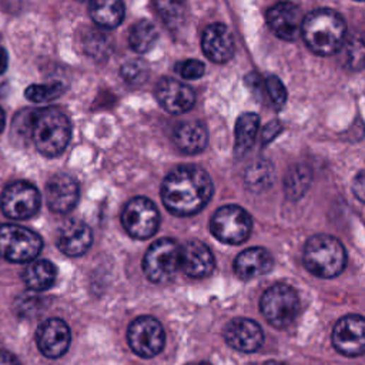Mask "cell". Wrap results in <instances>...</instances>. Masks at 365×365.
I'll return each mask as SVG.
<instances>
[{
    "instance_id": "cell-1",
    "label": "cell",
    "mask_w": 365,
    "mask_h": 365,
    "mask_svg": "<svg viewBox=\"0 0 365 365\" xmlns=\"http://www.w3.org/2000/svg\"><path fill=\"white\" fill-rule=\"evenodd\" d=\"M214 186L210 174L198 166L187 164L173 169L162 184L164 207L177 217L200 213L211 200Z\"/></svg>"
},
{
    "instance_id": "cell-2",
    "label": "cell",
    "mask_w": 365,
    "mask_h": 365,
    "mask_svg": "<svg viewBox=\"0 0 365 365\" xmlns=\"http://www.w3.org/2000/svg\"><path fill=\"white\" fill-rule=\"evenodd\" d=\"M345 22L331 9L311 12L301 23V36L307 47L318 56H331L340 52L345 42Z\"/></svg>"
},
{
    "instance_id": "cell-3",
    "label": "cell",
    "mask_w": 365,
    "mask_h": 365,
    "mask_svg": "<svg viewBox=\"0 0 365 365\" xmlns=\"http://www.w3.org/2000/svg\"><path fill=\"white\" fill-rule=\"evenodd\" d=\"M70 137L71 126L61 110L47 107L36 112L32 127V140L39 153L46 157L60 156L68 145Z\"/></svg>"
},
{
    "instance_id": "cell-4",
    "label": "cell",
    "mask_w": 365,
    "mask_h": 365,
    "mask_svg": "<svg viewBox=\"0 0 365 365\" xmlns=\"http://www.w3.org/2000/svg\"><path fill=\"white\" fill-rule=\"evenodd\" d=\"M303 261L316 277L334 278L347 265V251L338 239L328 234H316L306 243Z\"/></svg>"
},
{
    "instance_id": "cell-5",
    "label": "cell",
    "mask_w": 365,
    "mask_h": 365,
    "mask_svg": "<svg viewBox=\"0 0 365 365\" xmlns=\"http://www.w3.org/2000/svg\"><path fill=\"white\" fill-rule=\"evenodd\" d=\"M260 310L268 324L282 330L294 323L300 313L297 291L284 282L274 284L263 294Z\"/></svg>"
},
{
    "instance_id": "cell-6",
    "label": "cell",
    "mask_w": 365,
    "mask_h": 365,
    "mask_svg": "<svg viewBox=\"0 0 365 365\" xmlns=\"http://www.w3.org/2000/svg\"><path fill=\"white\" fill-rule=\"evenodd\" d=\"M210 230L218 241L237 246L247 241L250 237L253 230V218L240 205H223L214 213L210 222Z\"/></svg>"
},
{
    "instance_id": "cell-7",
    "label": "cell",
    "mask_w": 365,
    "mask_h": 365,
    "mask_svg": "<svg viewBox=\"0 0 365 365\" xmlns=\"http://www.w3.org/2000/svg\"><path fill=\"white\" fill-rule=\"evenodd\" d=\"M43 249V240L35 232L18 226H0V257L9 263L23 264L33 261Z\"/></svg>"
},
{
    "instance_id": "cell-8",
    "label": "cell",
    "mask_w": 365,
    "mask_h": 365,
    "mask_svg": "<svg viewBox=\"0 0 365 365\" xmlns=\"http://www.w3.org/2000/svg\"><path fill=\"white\" fill-rule=\"evenodd\" d=\"M180 246L173 239H160L145 251L143 271L152 282H166L180 270Z\"/></svg>"
},
{
    "instance_id": "cell-9",
    "label": "cell",
    "mask_w": 365,
    "mask_h": 365,
    "mask_svg": "<svg viewBox=\"0 0 365 365\" xmlns=\"http://www.w3.org/2000/svg\"><path fill=\"white\" fill-rule=\"evenodd\" d=\"M124 230L137 240L155 236L160 226V214L156 204L145 197H134L127 201L121 213Z\"/></svg>"
},
{
    "instance_id": "cell-10",
    "label": "cell",
    "mask_w": 365,
    "mask_h": 365,
    "mask_svg": "<svg viewBox=\"0 0 365 365\" xmlns=\"http://www.w3.org/2000/svg\"><path fill=\"white\" fill-rule=\"evenodd\" d=\"M127 341L134 354L141 358H153L166 344V333L159 320L149 316L136 318L127 330Z\"/></svg>"
},
{
    "instance_id": "cell-11",
    "label": "cell",
    "mask_w": 365,
    "mask_h": 365,
    "mask_svg": "<svg viewBox=\"0 0 365 365\" xmlns=\"http://www.w3.org/2000/svg\"><path fill=\"white\" fill-rule=\"evenodd\" d=\"M42 204L39 190L28 181L9 184L0 197V208L12 220H28L37 214Z\"/></svg>"
},
{
    "instance_id": "cell-12",
    "label": "cell",
    "mask_w": 365,
    "mask_h": 365,
    "mask_svg": "<svg viewBox=\"0 0 365 365\" xmlns=\"http://www.w3.org/2000/svg\"><path fill=\"white\" fill-rule=\"evenodd\" d=\"M334 348L345 357H359L365 351V320L362 316L342 317L333 331Z\"/></svg>"
},
{
    "instance_id": "cell-13",
    "label": "cell",
    "mask_w": 365,
    "mask_h": 365,
    "mask_svg": "<svg viewBox=\"0 0 365 365\" xmlns=\"http://www.w3.org/2000/svg\"><path fill=\"white\" fill-rule=\"evenodd\" d=\"M36 341L44 357L56 359L67 352L71 342V333L63 320L49 318L37 328Z\"/></svg>"
},
{
    "instance_id": "cell-14",
    "label": "cell",
    "mask_w": 365,
    "mask_h": 365,
    "mask_svg": "<svg viewBox=\"0 0 365 365\" xmlns=\"http://www.w3.org/2000/svg\"><path fill=\"white\" fill-rule=\"evenodd\" d=\"M267 25L277 37L285 42H294L301 33L300 9L291 2H280L268 9Z\"/></svg>"
},
{
    "instance_id": "cell-15",
    "label": "cell",
    "mask_w": 365,
    "mask_h": 365,
    "mask_svg": "<svg viewBox=\"0 0 365 365\" xmlns=\"http://www.w3.org/2000/svg\"><path fill=\"white\" fill-rule=\"evenodd\" d=\"M79 184L71 176L56 174L46 184V201L49 208L57 214H66L79 201Z\"/></svg>"
},
{
    "instance_id": "cell-16",
    "label": "cell",
    "mask_w": 365,
    "mask_h": 365,
    "mask_svg": "<svg viewBox=\"0 0 365 365\" xmlns=\"http://www.w3.org/2000/svg\"><path fill=\"white\" fill-rule=\"evenodd\" d=\"M226 342L240 352H256L264 342V333L258 323L249 318H236L225 330Z\"/></svg>"
},
{
    "instance_id": "cell-17",
    "label": "cell",
    "mask_w": 365,
    "mask_h": 365,
    "mask_svg": "<svg viewBox=\"0 0 365 365\" xmlns=\"http://www.w3.org/2000/svg\"><path fill=\"white\" fill-rule=\"evenodd\" d=\"M204 54L214 63H227L236 52L232 32L223 23H211L205 28L201 39Z\"/></svg>"
},
{
    "instance_id": "cell-18",
    "label": "cell",
    "mask_w": 365,
    "mask_h": 365,
    "mask_svg": "<svg viewBox=\"0 0 365 365\" xmlns=\"http://www.w3.org/2000/svg\"><path fill=\"white\" fill-rule=\"evenodd\" d=\"M156 97L162 107L172 114H183L196 103L193 89L174 79H163L156 88Z\"/></svg>"
},
{
    "instance_id": "cell-19",
    "label": "cell",
    "mask_w": 365,
    "mask_h": 365,
    "mask_svg": "<svg viewBox=\"0 0 365 365\" xmlns=\"http://www.w3.org/2000/svg\"><path fill=\"white\" fill-rule=\"evenodd\" d=\"M215 267L211 250L198 240H191L180 249V268L191 278L208 277Z\"/></svg>"
},
{
    "instance_id": "cell-20",
    "label": "cell",
    "mask_w": 365,
    "mask_h": 365,
    "mask_svg": "<svg viewBox=\"0 0 365 365\" xmlns=\"http://www.w3.org/2000/svg\"><path fill=\"white\" fill-rule=\"evenodd\" d=\"M93 243L90 227L79 220L64 223L57 236L59 250L68 257H80L89 251Z\"/></svg>"
},
{
    "instance_id": "cell-21",
    "label": "cell",
    "mask_w": 365,
    "mask_h": 365,
    "mask_svg": "<svg viewBox=\"0 0 365 365\" xmlns=\"http://www.w3.org/2000/svg\"><path fill=\"white\" fill-rule=\"evenodd\" d=\"M274 260L263 247H251L241 251L234 261V273L240 280H256L273 270Z\"/></svg>"
},
{
    "instance_id": "cell-22",
    "label": "cell",
    "mask_w": 365,
    "mask_h": 365,
    "mask_svg": "<svg viewBox=\"0 0 365 365\" xmlns=\"http://www.w3.org/2000/svg\"><path fill=\"white\" fill-rule=\"evenodd\" d=\"M173 141L177 149L186 155L201 153L208 143V133L200 121H186L173 130Z\"/></svg>"
},
{
    "instance_id": "cell-23",
    "label": "cell",
    "mask_w": 365,
    "mask_h": 365,
    "mask_svg": "<svg viewBox=\"0 0 365 365\" xmlns=\"http://www.w3.org/2000/svg\"><path fill=\"white\" fill-rule=\"evenodd\" d=\"M260 127V117L256 113H244L236 123V143L234 155L237 159H243L253 149Z\"/></svg>"
},
{
    "instance_id": "cell-24",
    "label": "cell",
    "mask_w": 365,
    "mask_h": 365,
    "mask_svg": "<svg viewBox=\"0 0 365 365\" xmlns=\"http://www.w3.org/2000/svg\"><path fill=\"white\" fill-rule=\"evenodd\" d=\"M90 16L103 29H114L124 19L123 0H92Z\"/></svg>"
},
{
    "instance_id": "cell-25",
    "label": "cell",
    "mask_w": 365,
    "mask_h": 365,
    "mask_svg": "<svg viewBox=\"0 0 365 365\" xmlns=\"http://www.w3.org/2000/svg\"><path fill=\"white\" fill-rule=\"evenodd\" d=\"M56 277L57 270L47 260L33 261L23 273V280L28 288L32 291H37V293L49 289L54 284Z\"/></svg>"
},
{
    "instance_id": "cell-26",
    "label": "cell",
    "mask_w": 365,
    "mask_h": 365,
    "mask_svg": "<svg viewBox=\"0 0 365 365\" xmlns=\"http://www.w3.org/2000/svg\"><path fill=\"white\" fill-rule=\"evenodd\" d=\"M273 180H274V167L268 160H264V159L256 160L246 170L244 181L249 190L251 191L261 193L270 189V186L273 184Z\"/></svg>"
},
{
    "instance_id": "cell-27",
    "label": "cell",
    "mask_w": 365,
    "mask_h": 365,
    "mask_svg": "<svg viewBox=\"0 0 365 365\" xmlns=\"http://www.w3.org/2000/svg\"><path fill=\"white\" fill-rule=\"evenodd\" d=\"M157 39V28L149 20H141L136 23L128 33V44L136 53L149 52L156 44Z\"/></svg>"
},
{
    "instance_id": "cell-28",
    "label": "cell",
    "mask_w": 365,
    "mask_h": 365,
    "mask_svg": "<svg viewBox=\"0 0 365 365\" xmlns=\"http://www.w3.org/2000/svg\"><path fill=\"white\" fill-rule=\"evenodd\" d=\"M156 9L169 29H179L187 19V0H155Z\"/></svg>"
},
{
    "instance_id": "cell-29",
    "label": "cell",
    "mask_w": 365,
    "mask_h": 365,
    "mask_svg": "<svg viewBox=\"0 0 365 365\" xmlns=\"http://www.w3.org/2000/svg\"><path fill=\"white\" fill-rule=\"evenodd\" d=\"M82 47L88 56L96 60H103L110 56L113 50V40L100 30L89 29L82 36Z\"/></svg>"
},
{
    "instance_id": "cell-30",
    "label": "cell",
    "mask_w": 365,
    "mask_h": 365,
    "mask_svg": "<svg viewBox=\"0 0 365 365\" xmlns=\"http://www.w3.org/2000/svg\"><path fill=\"white\" fill-rule=\"evenodd\" d=\"M311 183V172L304 166H297L289 172L285 180V193L289 198H300Z\"/></svg>"
},
{
    "instance_id": "cell-31",
    "label": "cell",
    "mask_w": 365,
    "mask_h": 365,
    "mask_svg": "<svg viewBox=\"0 0 365 365\" xmlns=\"http://www.w3.org/2000/svg\"><path fill=\"white\" fill-rule=\"evenodd\" d=\"M64 92V86L61 83H50V85H32L26 89L25 96L28 100L33 103H47L60 97Z\"/></svg>"
},
{
    "instance_id": "cell-32",
    "label": "cell",
    "mask_w": 365,
    "mask_h": 365,
    "mask_svg": "<svg viewBox=\"0 0 365 365\" xmlns=\"http://www.w3.org/2000/svg\"><path fill=\"white\" fill-rule=\"evenodd\" d=\"M340 52H342L344 63L352 70H361L364 66V42L361 37H352L344 42Z\"/></svg>"
},
{
    "instance_id": "cell-33",
    "label": "cell",
    "mask_w": 365,
    "mask_h": 365,
    "mask_svg": "<svg viewBox=\"0 0 365 365\" xmlns=\"http://www.w3.org/2000/svg\"><path fill=\"white\" fill-rule=\"evenodd\" d=\"M120 73L124 82L133 86H138L149 78V66L143 60H130L121 66Z\"/></svg>"
},
{
    "instance_id": "cell-34",
    "label": "cell",
    "mask_w": 365,
    "mask_h": 365,
    "mask_svg": "<svg viewBox=\"0 0 365 365\" xmlns=\"http://www.w3.org/2000/svg\"><path fill=\"white\" fill-rule=\"evenodd\" d=\"M176 71L179 73L180 78H183L184 80H196V79H200V78L204 76L205 66L200 60L189 59V60L177 63Z\"/></svg>"
},
{
    "instance_id": "cell-35",
    "label": "cell",
    "mask_w": 365,
    "mask_h": 365,
    "mask_svg": "<svg viewBox=\"0 0 365 365\" xmlns=\"http://www.w3.org/2000/svg\"><path fill=\"white\" fill-rule=\"evenodd\" d=\"M36 112L35 110H25L19 113L15 117L12 131L19 138H32V127H33V119Z\"/></svg>"
},
{
    "instance_id": "cell-36",
    "label": "cell",
    "mask_w": 365,
    "mask_h": 365,
    "mask_svg": "<svg viewBox=\"0 0 365 365\" xmlns=\"http://www.w3.org/2000/svg\"><path fill=\"white\" fill-rule=\"evenodd\" d=\"M267 90L271 97V102L277 109H281L287 102V90L281 80L275 76H270L267 79Z\"/></svg>"
},
{
    "instance_id": "cell-37",
    "label": "cell",
    "mask_w": 365,
    "mask_h": 365,
    "mask_svg": "<svg viewBox=\"0 0 365 365\" xmlns=\"http://www.w3.org/2000/svg\"><path fill=\"white\" fill-rule=\"evenodd\" d=\"M280 131H281V126H280L278 121H273V123H270L268 126H265V128H264V131H263L264 143H268L270 140H273Z\"/></svg>"
},
{
    "instance_id": "cell-38",
    "label": "cell",
    "mask_w": 365,
    "mask_h": 365,
    "mask_svg": "<svg viewBox=\"0 0 365 365\" xmlns=\"http://www.w3.org/2000/svg\"><path fill=\"white\" fill-rule=\"evenodd\" d=\"M364 189H365V184H364V172H359L358 176L355 177L354 180V194L357 196V198L362 203L364 201Z\"/></svg>"
},
{
    "instance_id": "cell-39",
    "label": "cell",
    "mask_w": 365,
    "mask_h": 365,
    "mask_svg": "<svg viewBox=\"0 0 365 365\" xmlns=\"http://www.w3.org/2000/svg\"><path fill=\"white\" fill-rule=\"evenodd\" d=\"M0 365H22V364L13 354L0 349Z\"/></svg>"
},
{
    "instance_id": "cell-40",
    "label": "cell",
    "mask_w": 365,
    "mask_h": 365,
    "mask_svg": "<svg viewBox=\"0 0 365 365\" xmlns=\"http://www.w3.org/2000/svg\"><path fill=\"white\" fill-rule=\"evenodd\" d=\"M8 64H9V57H8V52L4 46H0V75L8 70Z\"/></svg>"
},
{
    "instance_id": "cell-41",
    "label": "cell",
    "mask_w": 365,
    "mask_h": 365,
    "mask_svg": "<svg viewBox=\"0 0 365 365\" xmlns=\"http://www.w3.org/2000/svg\"><path fill=\"white\" fill-rule=\"evenodd\" d=\"M5 124H6V116H5V112H4V109L0 107V133L4 131V128H5Z\"/></svg>"
},
{
    "instance_id": "cell-42",
    "label": "cell",
    "mask_w": 365,
    "mask_h": 365,
    "mask_svg": "<svg viewBox=\"0 0 365 365\" xmlns=\"http://www.w3.org/2000/svg\"><path fill=\"white\" fill-rule=\"evenodd\" d=\"M264 365H288V364H285V362H282V361H275V359H271V361H267Z\"/></svg>"
},
{
    "instance_id": "cell-43",
    "label": "cell",
    "mask_w": 365,
    "mask_h": 365,
    "mask_svg": "<svg viewBox=\"0 0 365 365\" xmlns=\"http://www.w3.org/2000/svg\"><path fill=\"white\" fill-rule=\"evenodd\" d=\"M189 365H210L208 362H197V364H189Z\"/></svg>"
},
{
    "instance_id": "cell-44",
    "label": "cell",
    "mask_w": 365,
    "mask_h": 365,
    "mask_svg": "<svg viewBox=\"0 0 365 365\" xmlns=\"http://www.w3.org/2000/svg\"><path fill=\"white\" fill-rule=\"evenodd\" d=\"M355 2H362V0H355Z\"/></svg>"
},
{
    "instance_id": "cell-45",
    "label": "cell",
    "mask_w": 365,
    "mask_h": 365,
    "mask_svg": "<svg viewBox=\"0 0 365 365\" xmlns=\"http://www.w3.org/2000/svg\"><path fill=\"white\" fill-rule=\"evenodd\" d=\"M0 46H2V43H0Z\"/></svg>"
},
{
    "instance_id": "cell-46",
    "label": "cell",
    "mask_w": 365,
    "mask_h": 365,
    "mask_svg": "<svg viewBox=\"0 0 365 365\" xmlns=\"http://www.w3.org/2000/svg\"><path fill=\"white\" fill-rule=\"evenodd\" d=\"M82 2H85V0H82Z\"/></svg>"
}]
</instances>
